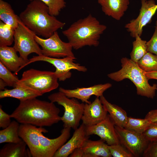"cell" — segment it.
<instances>
[{
    "label": "cell",
    "mask_w": 157,
    "mask_h": 157,
    "mask_svg": "<svg viewBox=\"0 0 157 157\" xmlns=\"http://www.w3.org/2000/svg\"><path fill=\"white\" fill-rule=\"evenodd\" d=\"M60 112L54 103L35 97L20 101L10 115L21 124L43 127L51 126L61 121Z\"/></svg>",
    "instance_id": "1"
},
{
    "label": "cell",
    "mask_w": 157,
    "mask_h": 157,
    "mask_svg": "<svg viewBox=\"0 0 157 157\" xmlns=\"http://www.w3.org/2000/svg\"><path fill=\"white\" fill-rule=\"evenodd\" d=\"M22 23L38 36L45 38L63 28L65 23L50 14L47 6L40 0H33L19 14Z\"/></svg>",
    "instance_id": "2"
},
{
    "label": "cell",
    "mask_w": 157,
    "mask_h": 157,
    "mask_svg": "<svg viewBox=\"0 0 157 157\" xmlns=\"http://www.w3.org/2000/svg\"><path fill=\"white\" fill-rule=\"evenodd\" d=\"M106 26L100 24L91 14L79 19L62 31L73 49L77 50L88 46H98L101 35L106 29Z\"/></svg>",
    "instance_id": "3"
},
{
    "label": "cell",
    "mask_w": 157,
    "mask_h": 157,
    "mask_svg": "<svg viewBox=\"0 0 157 157\" xmlns=\"http://www.w3.org/2000/svg\"><path fill=\"white\" fill-rule=\"evenodd\" d=\"M122 68L119 70L107 75L110 79L117 82L128 79L135 85L137 93L141 96L153 99L157 90V85H150L145 72L138 66L137 63L126 57L121 60Z\"/></svg>",
    "instance_id": "4"
},
{
    "label": "cell",
    "mask_w": 157,
    "mask_h": 157,
    "mask_svg": "<svg viewBox=\"0 0 157 157\" xmlns=\"http://www.w3.org/2000/svg\"><path fill=\"white\" fill-rule=\"evenodd\" d=\"M58 80L54 72L31 69L23 72L17 85L25 86L43 94L58 88Z\"/></svg>",
    "instance_id": "5"
},
{
    "label": "cell",
    "mask_w": 157,
    "mask_h": 157,
    "mask_svg": "<svg viewBox=\"0 0 157 157\" xmlns=\"http://www.w3.org/2000/svg\"><path fill=\"white\" fill-rule=\"evenodd\" d=\"M70 98L60 91L51 94L48 97L50 101L56 102L64 107V113L61 117L63 127L70 128L75 130L79 126L85 104L80 103L75 98Z\"/></svg>",
    "instance_id": "6"
},
{
    "label": "cell",
    "mask_w": 157,
    "mask_h": 157,
    "mask_svg": "<svg viewBox=\"0 0 157 157\" xmlns=\"http://www.w3.org/2000/svg\"><path fill=\"white\" fill-rule=\"evenodd\" d=\"M36 35L19 19L18 26L15 29L13 47L21 57L28 62V56L31 53L42 55V49L35 39Z\"/></svg>",
    "instance_id": "7"
},
{
    "label": "cell",
    "mask_w": 157,
    "mask_h": 157,
    "mask_svg": "<svg viewBox=\"0 0 157 157\" xmlns=\"http://www.w3.org/2000/svg\"><path fill=\"white\" fill-rule=\"evenodd\" d=\"M71 129L70 128L63 127L58 137L50 139L43 134L48 131L41 127L35 141V149L39 157H53L57 151L69 139Z\"/></svg>",
    "instance_id": "8"
},
{
    "label": "cell",
    "mask_w": 157,
    "mask_h": 157,
    "mask_svg": "<svg viewBox=\"0 0 157 157\" xmlns=\"http://www.w3.org/2000/svg\"><path fill=\"white\" fill-rule=\"evenodd\" d=\"M75 57L66 56L62 58L48 57L44 55L33 56L29 59L26 66L32 63L43 61L51 64L56 68L55 74L60 81H64L72 76L70 70H76L78 71L85 72L87 69L85 66L81 65L74 61Z\"/></svg>",
    "instance_id": "9"
},
{
    "label": "cell",
    "mask_w": 157,
    "mask_h": 157,
    "mask_svg": "<svg viewBox=\"0 0 157 157\" xmlns=\"http://www.w3.org/2000/svg\"><path fill=\"white\" fill-rule=\"evenodd\" d=\"M35 38L42 47L43 55L55 58L68 56L75 57L71 44L69 42L63 41L57 31L48 38L43 39L36 35Z\"/></svg>",
    "instance_id": "10"
},
{
    "label": "cell",
    "mask_w": 157,
    "mask_h": 157,
    "mask_svg": "<svg viewBox=\"0 0 157 157\" xmlns=\"http://www.w3.org/2000/svg\"><path fill=\"white\" fill-rule=\"evenodd\" d=\"M115 128L119 143L134 156H142L149 142L142 134L115 125Z\"/></svg>",
    "instance_id": "11"
},
{
    "label": "cell",
    "mask_w": 157,
    "mask_h": 157,
    "mask_svg": "<svg viewBox=\"0 0 157 157\" xmlns=\"http://www.w3.org/2000/svg\"><path fill=\"white\" fill-rule=\"evenodd\" d=\"M141 7L138 16L125 24L124 27L132 37L142 35L143 28L151 21L157 10V4L154 0H140Z\"/></svg>",
    "instance_id": "12"
},
{
    "label": "cell",
    "mask_w": 157,
    "mask_h": 157,
    "mask_svg": "<svg viewBox=\"0 0 157 157\" xmlns=\"http://www.w3.org/2000/svg\"><path fill=\"white\" fill-rule=\"evenodd\" d=\"M88 136L96 135L106 142L108 145L120 143L116 131L115 124L109 114L103 120L95 125L86 126Z\"/></svg>",
    "instance_id": "13"
},
{
    "label": "cell",
    "mask_w": 157,
    "mask_h": 157,
    "mask_svg": "<svg viewBox=\"0 0 157 157\" xmlns=\"http://www.w3.org/2000/svg\"><path fill=\"white\" fill-rule=\"evenodd\" d=\"M110 83L99 84L87 88H77L74 89H67L60 87L59 91L69 98H74L81 100L83 103L90 104L89 100L92 95L99 97L104 92L111 87Z\"/></svg>",
    "instance_id": "14"
},
{
    "label": "cell",
    "mask_w": 157,
    "mask_h": 157,
    "mask_svg": "<svg viewBox=\"0 0 157 157\" xmlns=\"http://www.w3.org/2000/svg\"><path fill=\"white\" fill-rule=\"evenodd\" d=\"M107 113L100 98L96 97L92 102L85 104L81 120L86 126H93L104 119Z\"/></svg>",
    "instance_id": "15"
},
{
    "label": "cell",
    "mask_w": 157,
    "mask_h": 157,
    "mask_svg": "<svg viewBox=\"0 0 157 157\" xmlns=\"http://www.w3.org/2000/svg\"><path fill=\"white\" fill-rule=\"evenodd\" d=\"M87 135L86 126L82 123L74 130L71 138L56 152L53 157H67L76 149L81 147L89 137Z\"/></svg>",
    "instance_id": "16"
},
{
    "label": "cell",
    "mask_w": 157,
    "mask_h": 157,
    "mask_svg": "<svg viewBox=\"0 0 157 157\" xmlns=\"http://www.w3.org/2000/svg\"><path fill=\"white\" fill-rule=\"evenodd\" d=\"M13 47L0 46V62L11 71L17 74L28 62L17 55Z\"/></svg>",
    "instance_id": "17"
},
{
    "label": "cell",
    "mask_w": 157,
    "mask_h": 157,
    "mask_svg": "<svg viewBox=\"0 0 157 157\" xmlns=\"http://www.w3.org/2000/svg\"><path fill=\"white\" fill-rule=\"evenodd\" d=\"M102 11L106 15L119 20L128 9L129 0H98Z\"/></svg>",
    "instance_id": "18"
},
{
    "label": "cell",
    "mask_w": 157,
    "mask_h": 157,
    "mask_svg": "<svg viewBox=\"0 0 157 157\" xmlns=\"http://www.w3.org/2000/svg\"><path fill=\"white\" fill-rule=\"evenodd\" d=\"M40 92L22 85H17L12 89L0 90V98L10 97L17 99L20 101L37 97L42 95Z\"/></svg>",
    "instance_id": "19"
},
{
    "label": "cell",
    "mask_w": 157,
    "mask_h": 157,
    "mask_svg": "<svg viewBox=\"0 0 157 157\" xmlns=\"http://www.w3.org/2000/svg\"><path fill=\"white\" fill-rule=\"evenodd\" d=\"M99 98L104 107L109 113L115 125L124 128L128 117L126 111L121 107L109 102L103 95L100 97Z\"/></svg>",
    "instance_id": "20"
},
{
    "label": "cell",
    "mask_w": 157,
    "mask_h": 157,
    "mask_svg": "<svg viewBox=\"0 0 157 157\" xmlns=\"http://www.w3.org/2000/svg\"><path fill=\"white\" fill-rule=\"evenodd\" d=\"M26 146L23 140L19 142L8 143L0 149V157H32L29 149L26 148Z\"/></svg>",
    "instance_id": "21"
},
{
    "label": "cell",
    "mask_w": 157,
    "mask_h": 157,
    "mask_svg": "<svg viewBox=\"0 0 157 157\" xmlns=\"http://www.w3.org/2000/svg\"><path fill=\"white\" fill-rule=\"evenodd\" d=\"M105 142L101 139L96 141L88 139L85 141L81 148L85 153L91 154L94 157H111L108 145Z\"/></svg>",
    "instance_id": "22"
},
{
    "label": "cell",
    "mask_w": 157,
    "mask_h": 157,
    "mask_svg": "<svg viewBox=\"0 0 157 157\" xmlns=\"http://www.w3.org/2000/svg\"><path fill=\"white\" fill-rule=\"evenodd\" d=\"M0 19L15 29L18 26L20 19L15 13L9 3L3 0H0Z\"/></svg>",
    "instance_id": "23"
},
{
    "label": "cell",
    "mask_w": 157,
    "mask_h": 157,
    "mask_svg": "<svg viewBox=\"0 0 157 157\" xmlns=\"http://www.w3.org/2000/svg\"><path fill=\"white\" fill-rule=\"evenodd\" d=\"M20 125L16 120L11 121L6 128L0 131V143H17L22 140L19 135Z\"/></svg>",
    "instance_id": "24"
},
{
    "label": "cell",
    "mask_w": 157,
    "mask_h": 157,
    "mask_svg": "<svg viewBox=\"0 0 157 157\" xmlns=\"http://www.w3.org/2000/svg\"><path fill=\"white\" fill-rule=\"evenodd\" d=\"M138 35H136L133 42V49L130 54L131 59L135 63L138 61L147 53V41L142 40Z\"/></svg>",
    "instance_id": "25"
},
{
    "label": "cell",
    "mask_w": 157,
    "mask_h": 157,
    "mask_svg": "<svg viewBox=\"0 0 157 157\" xmlns=\"http://www.w3.org/2000/svg\"><path fill=\"white\" fill-rule=\"evenodd\" d=\"M15 29L0 21V46H9L14 42Z\"/></svg>",
    "instance_id": "26"
},
{
    "label": "cell",
    "mask_w": 157,
    "mask_h": 157,
    "mask_svg": "<svg viewBox=\"0 0 157 157\" xmlns=\"http://www.w3.org/2000/svg\"><path fill=\"white\" fill-rule=\"evenodd\" d=\"M151 123V122L145 118L142 119L128 117L124 128L142 134L147 129Z\"/></svg>",
    "instance_id": "27"
},
{
    "label": "cell",
    "mask_w": 157,
    "mask_h": 157,
    "mask_svg": "<svg viewBox=\"0 0 157 157\" xmlns=\"http://www.w3.org/2000/svg\"><path fill=\"white\" fill-rule=\"evenodd\" d=\"M137 63L145 72L157 71V56L150 52H147Z\"/></svg>",
    "instance_id": "28"
},
{
    "label": "cell",
    "mask_w": 157,
    "mask_h": 157,
    "mask_svg": "<svg viewBox=\"0 0 157 157\" xmlns=\"http://www.w3.org/2000/svg\"><path fill=\"white\" fill-rule=\"evenodd\" d=\"M0 78L4 81L7 86L13 88L17 85L19 80L18 77L0 62Z\"/></svg>",
    "instance_id": "29"
},
{
    "label": "cell",
    "mask_w": 157,
    "mask_h": 157,
    "mask_svg": "<svg viewBox=\"0 0 157 157\" xmlns=\"http://www.w3.org/2000/svg\"><path fill=\"white\" fill-rule=\"evenodd\" d=\"M31 1L33 0H28ZM48 7L49 13L54 16H58L61 10L66 6L65 0H40Z\"/></svg>",
    "instance_id": "30"
},
{
    "label": "cell",
    "mask_w": 157,
    "mask_h": 157,
    "mask_svg": "<svg viewBox=\"0 0 157 157\" xmlns=\"http://www.w3.org/2000/svg\"><path fill=\"white\" fill-rule=\"evenodd\" d=\"M108 148L113 157H133L134 156L120 143L108 145Z\"/></svg>",
    "instance_id": "31"
},
{
    "label": "cell",
    "mask_w": 157,
    "mask_h": 157,
    "mask_svg": "<svg viewBox=\"0 0 157 157\" xmlns=\"http://www.w3.org/2000/svg\"><path fill=\"white\" fill-rule=\"evenodd\" d=\"M142 134L145 139L149 142L157 140V123H151Z\"/></svg>",
    "instance_id": "32"
},
{
    "label": "cell",
    "mask_w": 157,
    "mask_h": 157,
    "mask_svg": "<svg viewBox=\"0 0 157 157\" xmlns=\"http://www.w3.org/2000/svg\"><path fill=\"white\" fill-rule=\"evenodd\" d=\"M147 52L157 56V20L156 22L154 32L150 39L147 42Z\"/></svg>",
    "instance_id": "33"
},
{
    "label": "cell",
    "mask_w": 157,
    "mask_h": 157,
    "mask_svg": "<svg viewBox=\"0 0 157 157\" xmlns=\"http://www.w3.org/2000/svg\"><path fill=\"white\" fill-rule=\"evenodd\" d=\"M142 156L144 157H157V140L149 142Z\"/></svg>",
    "instance_id": "34"
},
{
    "label": "cell",
    "mask_w": 157,
    "mask_h": 157,
    "mask_svg": "<svg viewBox=\"0 0 157 157\" xmlns=\"http://www.w3.org/2000/svg\"><path fill=\"white\" fill-rule=\"evenodd\" d=\"M11 118L10 115L3 110L2 106L0 105V127L4 129L8 126L11 122Z\"/></svg>",
    "instance_id": "35"
},
{
    "label": "cell",
    "mask_w": 157,
    "mask_h": 157,
    "mask_svg": "<svg viewBox=\"0 0 157 157\" xmlns=\"http://www.w3.org/2000/svg\"><path fill=\"white\" fill-rule=\"evenodd\" d=\"M145 118L148 120L151 123H157V109L149 111Z\"/></svg>",
    "instance_id": "36"
},
{
    "label": "cell",
    "mask_w": 157,
    "mask_h": 157,
    "mask_svg": "<svg viewBox=\"0 0 157 157\" xmlns=\"http://www.w3.org/2000/svg\"><path fill=\"white\" fill-rule=\"evenodd\" d=\"M69 157H87V154L81 147L76 149Z\"/></svg>",
    "instance_id": "37"
},
{
    "label": "cell",
    "mask_w": 157,
    "mask_h": 157,
    "mask_svg": "<svg viewBox=\"0 0 157 157\" xmlns=\"http://www.w3.org/2000/svg\"><path fill=\"white\" fill-rule=\"evenodd\" d=\"M145 75L149 80L155 79L157 80V71L145 72Z\"/></svg>",
    "instance_id": "38"
},
{
    "label": "cell",
    "mask_w": 157,
    "mask_h": 157,
    "mask_svg": "<svg viewBox=\"0 0 157 157\" xmlns=\"http://www.w3.org/2000/svg\"><path fill=\"white\" fill-rule=\"evenodd\" d=\"M7 86L6 83L2 79H0V90H4L5 86Z\"/></svg>",
    "instance_id": "39"
}]
</instances>
